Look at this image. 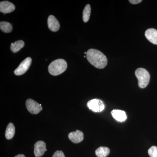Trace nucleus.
<instances>
[{"label":"nucleus","instance_id":"nucleus-4","mask_svg":"<svg viewBox=\"0 0 157 157\" xmlns=\"http://www.w3.org/2000/svg\"><path fill=\"white\" fill-rule=\"evenodd\" d=\"M25 105L28 110L32 114H38L42 109L41 104L32 99H28Z\"/></svg>","mask_w":157,"mask_h":157},{"label":"nucleus","instance_id":"nucleus-6","mask_svg":"<svg viewBox=\"0 0 157 157\" xmlns=\"http://www.w3.org/2000/svg\"><path fill=\"white\" fill-rule=\"evenodd\" d=\"M32 62V59L30 57L26 58L14 70V74L17 76H21L25 73L30 67Z\"/></svg>","mask_w":157,"mask_h":157},{"label":"nucleus","instance_id":"nucleus-3","mask_svg":"<svg viewBox=\"0 0 157 157\" xmlns=\"http://www.w3.org/2000/svg\"><path fill=\"white\" fill-rule=\"evenodd\" d=\"M135 74L138 79L139 87L141 88L146 87L150 79V76L148 71L144 68H138L135 71Z\"/></svg>","mask_w":157,"mask_h":157},{"label":"nucleus","instance_id":"nucleus-14","mask_svg":"<svg viewBox=\"0 0 157 157\" xmlns=\"http://www.w3.org/2000/svg\"><path fill=\"white\" fill-rule=\"evenodd\" d=\"M24 45V42L22 40H18L11 43V50L14 53H16L23 48Z\"/></svg>","mask_w":157,"mask_h":157},{"label":"nucleus","instance_id":"nucleus-10","mask_svg":"<svg viewBox=\"0 0 157 157\" xmlns=\"http://www.w3.org/2000/svg\"><path fill=\"white\" fill-rule=\"evenodd\" d=\"M48 28L52 32H57L60 28V24L58 21L52 15L48 17Z\"/></svg>","mask_w":157,"mask_h":157},{"label":"nucleus","instance_id":"nucleus-11","mask_svg":"<svg viewBox=\"0 0 157 157\" xmlns=\"http://www.w3.org/2000/svg\"><path fill=\"white\" fill-rule=\"evenodd\" d=\"M145 36L152 44L157 45V30L154 29H148L145 32Z\"/></svg>","mask_w":157,"mask_h":157},{"label":"nucleus","instance_id":"nucleus-15","mask_svg":"<svg viewBox=\"0 0 157 157\" xmlns=\"http://www.w3.org/2000/svg\"><path fill=\"white\" fill-rule=\"evenodd\" d=\"M109 148L105 147H100L96 150L95 154L98 157H106L109 155Z\"/></svg>","mask_w":157,"mask_h":157},{"label":"nucleus","instance_id":"nucleus-19","mask_svg":"<svg viewBox=\"0 0 157 157\" xmlns=\"http://www.w3.org/2000/svg\"><path fill=\"white\" fill-rule=\"evenodd\" d=\"M52 157H65V156L61 151H57L54 153Z\"/></svg>","mask_w":157,"mask_h":157},{"label":"nucleus","instance_id":"nucleus-1","mask_svg":"<svg viewBox=\"0 0 157 157\" xmlns=\"http://www.w3.org/2000/svg\"><path fill=\"white\" fill-rule=\"evenodd\" d=\"M86 56L90 63L96 68L103 69L107 66V58L100 51L90 49L87 51Z\"/></svg>","mask_w":157,"mask_h":157},{"label":"nucleus","instance_id":"nucleus-2","mask_svg":"<svg viewBox=\"0 0 157 157\" xmlns=\"http://www.w3.org/2000/svg\"><path fill=\"white\" fill-rule=\"evenodd\" d=\"M67 67V64L63 59H58L52 62L48 67L49 73L56 76L64 72Z\"/></svg>","mask_w":157,"mask_h":157},{"label":"nucleus","instance_id":"nucleus-22","mask_svg":"<svg viewBox=\"0 0 157 157\" xmlns=\"http://www.w3.org/2000/svg\"></svg>","mask_w":157,"mask_h":157},{"label":"nucleus","instance_id":"nucleus-16","mask_svg":"<svg viewBox=\"0 0 157 157\" xmlns=\"http://www.w3.org/2000/svg\"><path fill=\"white\" fill-rule=\"evenodd\" d=\"M0 29L4 33H10L12 32L13 28L10 23L6 21H1L0 23Z\"/></svg>","mask_w":157,"mask_h":157},{"label":"nucleus","instance_id":"nucleus-7","mask_svg":"<svg viewBox=\"0 0 157 157\" xmlns=\"http://www.w3.org/2000/svg\"><path fill=\"white\" fill-rule=\"evenodd\" d=\"M47 150L46 144L44 141L39 140L35 143L34 152L36 157H42Z\"/></svg>","mask_w":157,"mask_h":157},{"label":"nucleus","instance_id":"nucleus-13","mask_svg":"<svg viewBox=\"0 0 157 157\" xmlns=\"http://www.w3.org/2000/svg\"><path fill=\"white\" fill-rule=\"evenodd\" d=\"M15 129L14 125L12 123H10L6 128L5 136L8 140L12 139L15 134Z\"/></svg>","mask_w":157,"mask_h":157},{"label":"nucleus","instance_id":"nucleus-5","mask_svg":"<svg viewBox=\"0 0 157 157\" xmlns=\"http://www.w3.org/2000/svg\"><path fill=\"white\" fill-rule=\"evenodd\" d=\"M87 106L90 109L94 112H101L105 108V105L103 101L97 99H93L89 101Z\"/></svg>","mask_w":157,"mask_h":157},{"label":"nucleus","instance_id":"nucleus-21","mask_svg":"<svg viewBox=\"0 0 157 157\" xmlns=\"http://www.w3.org/2000/svg\"><path fill=\"white\" fill-rule=\"evenodd\" d=\"M14 157H25V156L23 154H19L17 155H16V156H15Z\"/></svg>","mask_w":157,"mask_h":157},{"label":"nucleus","instance_id":"nucleus-8","mask_svg":"<svg viewBox=\"0 0 157 157\" xmlns=\"http://www.w3.org/2000/svg\"><path fill=\"white\" fill-rule=\"evenodd\" d=\"M69 139L73 143L77 144L80 143L84 138L83 133L79 130H76V132H70L68 135Z\"/></svg>","mask_w":157,"mask_h":157},{"label":"nucleus","instance_id":"nucleus-18","mask_svg":"<svg viewBox=\"0 0 157 157\" xmlns=\"http://www.w3.org/2000/svg\"><path fill=\"white\" fill-rule=\"evenodd\" d=\"M148 154L150 157H157V147H151L148 149Z\"/></svg>","mask_w":157,"mask_h":157},{"label":"nucleus","instance_id":"nucleus-12","mask_svg":"<svg viewBox=\"0 0 157 157\" xmlns=\"http://www.w3.org/2000/svg\"><path fill=\"white\" fill-rule=\"evenodd\" d=\"M111 114H112L113 117L118 121H124L127 118L126 113L123 110H119V109H113L111 112Z\"/></svg>","mask_w":157,"mask_h":157},{"label":"nucleus","instance_id":"nucleus-17","mask_svg":"<svg viewBox=\"0 0 157 157\" xmlns=\"http://www.w3.org/2000/svg\"><path fill=\"white\" fill-rule=\"evenodd\" d=\"M90 14V5H87L85 7L82 13V19L84 22H87L89 20Z\"/></svg>","mask_w":157,"mask_h":157},{"label":"nucleus","instance_id":"nucleus-9","mask_svg":"<svg viewBox=\"0 0 157 157\" xmlns=\"http://www.w3.org/2000/svg\"><path fill=\"white\" fill-rule=\"evenodd\" d=\"M15 9L14 4L8 1H2L0 3V11L4 14L11 13Z\"/></svg>","mask_w":157,"mask_h":157},{"label":"nucleus","instance_id":"nucleus-20","mask_svg":"<svg viewBox=\"0 0 157 157\" xmlns=\"http://www.w3.org/2000/svg\"><path fill=\"white\" fill-rule=\"evenodd\" d=\"M129 2L131 4H134V5H136V4H139L142 2L141 0H129Z\"/></svg>","mask_w":157,"mask_h":157}]
</instances>
